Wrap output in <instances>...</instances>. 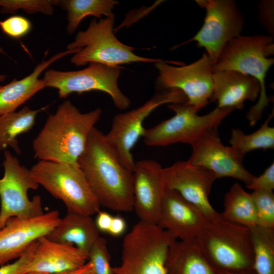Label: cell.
Masks as SVG:
<instances>
[{
    "label": "cell",
    "mask_w": 274,
    "mask_h": 274,
    "mask_svg": "<svg viewBox=\"0 0 274 274\" xmlns=\"http://www.w3.org/2000/svg\"><path fill=\"white\" fill-rule=\"evenodd\" d=\"M78 164L100 206L122 212L133 210V172L121 163L105 134L95 127Z\"/></svg>",
    "instance_id": "cell-1"
},
{
    "label": "cell",
    "mask_w": 274,
    "mask_h": 274,
    "mask_svg": "<svg viewBox=\"0 0 274 274\" xmlns=\"http://www.w3.org/2000/svg\"><path fill=\"white\" fill-rule=\"evenodd\" d=\"M96 108L81 113L69 100L48 116L32 142L34 157L40 160L78 164L91 130L100 117Z\"/></svg>",
    "instance_id": "cell-2"
},
{
    "label": "cell",
    "mask_w": 274,
    "mask_h": 274,
    "mask_svg": "<svg viewBox=\"0 0 274 274\" xmlns=\"http://www.w3.org/2000/svg\"><path fill=\"white\" fill-rule=\"evenodd\" d=\"M273 54L274 39L272 35H240L226 44L213 65L214 73L234 71L250 76L259 82V99L246 115L251 126L258 122L269 105L265 78L269 69L274 63L273 58L270 57Z\"/></svg>",
    "instance_id": "cell-3"
},
{
    "label": "cell",
    "mask_w": 274,
    "mask_h": 274,
    "mask_svg": "<svg viewBox=\"0 0 274 274\" xmlns=\"http://www.w3.org/2000/svg\"><path fill=\"white\" fill-rule=\"evenodd\" d=\"M195 241L210 261L220 270L238 272L253 269V252L249 227L228 221L221 214L208 222Z\"/></svg>",
    "instance_id": "cell-4"
},
{
    "label": "cell",
    "mask_w": 274,
    "mask_h": 274,
    "mask_svg": "<svg viewBox=\"0 0 274 274\" xmlns=\"http://www.w3.org/2000/svg\"><path fill=\"white\" fill-rule=\"evenodd\" d=\"M176 239L156 224L140 221L125 236L114 274H167L166 260Z\"/></svg>",
    "instance_id": "cell-5"
},
{
    "label": "cell",
    "mask_w": 274,
    "mask_h": 274,
    "mask_svg": "<svg viewBox=\"0 0 274 274\" xmlns=\"http://www.w3.org/2000/svg\"><path fill=\"white\" fill-rule=\"evenodd\" d=\"M114 17H106L91 20L88 28L80 31L75 40L67 46V49H80L71 57L72 63L84 66L96 63L110 66L133 62L154 63L162 61L139 56L135 49L120 42L113 32Z\"/></svg>",
    "instance_id": "cell-6"
},
{
    "label": "cell",
    "mask_w": 274,
    "mask_h": 274,
    "mask_svg": "<svg viewBox=\"0 0 274 274\" xmlns=\"http://www.w3.org/2000/svg\"><path fill=\"white\" fill-rule=\"evenodd\" d=\"M31 173L40 185L61 200L67 212L91 216L100 205L78 164L40 160Z\"/></svg>",
    "instance_id": "cell-7"
},
{
    "label": "cell",
    "mask_w": 274,
    "mask_h": 274,
    "mask_svg": "<svg viewBox=\"0 0 274 274\" xmlns=\"http://www.w3.org/2000/svg\"><path fill=\"white\" fill-rule=\"evenodd\" d=\"M167 107L175 112V115L146 129L143 138L147 146L164 147L178 143L191 145L209 129L218 128L234 110L217 107L200 116L186 102L172 103Z\"/></svg>",
    "instance_id": "cell-8"
},
{
    "label": "cell",
    "mask_w": 274,
    "mask_h": 274,
    "mask_svg": "<svg viewBox=\"0 0 274 274\" xmlns=\"http://www.w3.org/2000/svg\"><path fill=\"white\" fill-rule=\"evenodd\" d=\"M122 68L90 63L88 67L79 71L48 70L43 80L45 88L56 89L60 98H66L73 93L99 91L108 94L115 106L124 110L129 107L130 101L118 86Z\"/></svg>",
    "instance_id": "cell-9"
},
{
    "label": "cell",
    "mask_w": 274,
    "mask_h": 274,
    "mask_svg": "<svg viewBox=\"0 0 274 274\" xmlns=\"http://www.w3.org/2000/svg\"><path fill=\"white\" fill-rule=\"evenodd\" d=\"M187 98L178 89L158 91L142 106L114 116L109 131L105 134L107 142L121 163L133 172L135 164L131 150L146 129L145 119L156 108L164 104L186 102Z\"/></svg>",
    "instance_id": "cell-10"
},
{
    "label": "cell",
    "mask_w": 274,
    "mask_h": 274,
    "mask_svg": "<svg viewBox=\"0 0 274 274\" xmlns=\"http://www.w3.org/2000/svg\"><path fill=\"white\" fill-rule=\"evenodd\" d=\"M154 64L158 71L155 83L158 91L181 90L187 98L186 103L197 112L209 104L213 90L214 64L206 53L186 65L181 62L168 60Z\"/></svg>",
    "instance_id": "cell-11"
},
{
    "label": "cell",
    "mask_w": 274,
    "mask_h": 274,
    "mask_svg": "<svg viewBox=\"0 0 274 274\" xmlns=\"http://www.w3.org/2000/svg\"><path fill=\"white\" fill-rule=\"evenodd\" d=\"M4 175L0 179V229L10 218L27 219L44 214L41 198L32 199L28 191L36 190L39 185L30 170L21 165L18 158L8 150H4L3 163Z\"/></svg>",
    "instance_id": "cell-12"
},
{
    "label": "cell",
    "mask_w": 274,
    "mask_h": 274,
    "mask_svg": "<svg viewBox=\"0 0 274 274\" xmlns=\"http://www.w3.org/2000/svg\"><path fill=\"white\" fill-rule=\"evenodd\" d=\"M206 10L203 24L191 39L184 44L195 42L204 48L215 64L226 45L231 39L241 35L244 19L236 3L232 0H196Z\"/></svg>",
    "instance_id": "cell-13"
},
{
    "label": "cell",
    "mask_w": 274,
    "mask_h": 274,
    "mask_svg": "<svg viewBox=\"0 0 274 274\" xmlns=\"http://www.w3.org/2000/svg\"><path fill=\"white\" fill-rule=\"evenodd\" d=\"M217 128L209 129L191 145L192 152L187 160L208 169L216 179L230 177L247 185L254 176L244 167V157L222 143Z\"/></svg>",
    "instance_id": "cell-14"
},
{
    "label": "cell",
    "mask_w": 274,
    "mask_h": 274,
    "mask_svg": "<svg viewBox=\"0 0 274 274\" xmlns=\"http://www.w3.org/2000/svg\"><path fill=\"white\" fill-rule=\"evenodd\" d=\"M162 175L165 189L178 192L209 220L220 216L209 200L213 184L217 179L211 172L186 160L163 168Z\"/></svg>",
    "instance_id": "cell-15"
},
{
    "label": "cell",
    "mask_w": 274,
    "mask_h": 274,
    "mask_svg": "<svg viewBox=\"0 0 274 274\" xmlns=\"http://www.w3.org/2000/svg\"><path fill=\"white\" fill-rule=\"evenodd\" d=\"M60 219L57 210L31 218L9 219L0 229V265L19 258L32 243L50 233Z\"/></svg>",
    "instance_id": "cell-16"
},
{
    "label": "cell",
    "mask_w": 274,
    "mask_h": 274,
    "mask_svg": "<svg viewBox=\"0 0 274 274\" xmlns=\"http://www.w3.org/2000/svg\"><path fill=\"white\" fill-rule=\"evenodd\" d=\"M162 169L154 160L135 162L132 172L133 210L140 221L157 225L165 190Z\"/></svg>",
    "instance_id": "cell-17"
},
{
    "label": "cell",
    "mask_w": 274,
    "mask_h": 274,
    "mask_svg": "<svg viewBox=\"0 0 274 274\" xmlns=\"http://www.w3.org/2000/svg\"><path fill=\"white\" fill-rule=\"evenodd\" d=\"M209 220L175 190L165 189L157 223L176 239L194 240Z\"/></svg>",
    "instance_id": "cell-18"
},
{
    "label": "cell",
    "mask_w": 274,
    "mask_h": 274,
    "mask_svg": "<svg viewBox=\"0 0 274 274\" xmlns=\"http://www.w3.org/2000/svg\"><path fill=\"white\" fill-rule=\"evenodd\" d=\"M88 259L85 252L75 246L40 238L33 255L21 274L41 272L56 274L84 265Z\"/></svg>",
    "instance_id": "cell-19"
},
{
    "label": "cell",
    "mask_w": 274,
    "mask_h": 274,
    "mask_svg": "<svg viewBox=\"0 0 274 274\" xmlns=\"http://www.w3.org/2000/svg\"><path fill=\"white\" fill-rule=\"evenodd\" d=\"M213 90L210 101H217V107L241 110L246 101H255L260 86L252 77L234 71L213 73Z\"/></svg>",
    "instance_id": "cell-20"
},
{
    "label": "cell",
    "mask_w": 274,
    "mask_h": 274,
    "mask_svg": "<svg viewBox=\"0 0 274 274\" xmlns=\"http://www.w3.org/2000/svg\"><path fill=\"white\" fill-rule=\"evenodd\" d=\"M79 49H67L55 54L46 60L38 63L31 73L20 80L14 79L9 83L0 85V116L16 111V109L45 88L40 75L51 64Z\"/></svg>",
    "instance_id": "cell-21"
},
{
    "label": "cell",
    "mask_w": 274,
    "mask_h": 274,
    "mask_svg": "<svg viewBox=\"0 0 274 274\" xmlns=\"http://www.w3.org/2000/svg\"><path fill=\"white\" fill-rule=\"evenodd\" d=\"M46 236L54 242L75 246L88 255L100 237L91 216L70 212Z\"/></svg>",
    "instance_id": "cell-22"
},
{
    "label": "cell",
    "mask_w": 274,
    "mask_h": 274,
    "mask_svg": "<svg viewBox=\"0 0 274 274\" xmlns=\"http://www.w3.org/2000/svg\"><path fill=\"white\" fill-rule=\"evenodd\" d=\"M167 274H223L208 259L194 240H176L166 260Z\"/></svg>",
    "instance_id": "cell-23"
},
{
    "label": "cell",
    "mask_w": 274,
    "mask_h": 274,
    "mask_svg": "<svg viewBox=\"0 0 274 274\" xmlns=\"http://www.w3.org/2000/svg\"><path fill=\"white\" fill-rule=\"evenodd\" d=\"M46 107L32 110L25 106L18 111L0 116V151L11 147L17 154L21 152L17 137L28 132L33 126L37 114Z\"/></svg>",
    "instance_id": "cell-24"
},
{
    "label": "cell",
    "mask_w": 274,
    "mask_h": 274,
    "mask_svg": "<svg viewBox=\"0 0 274 274\" xmlns=\"http://www.w3.org/2000/svg\"><path fill=\"white\" fill-rule=\"evenodd\" d=\"M224 211L221 215L225 219L248 227L258 225L254 203L251 193L242 186L234 183L226 193Z\"/></svg>",
    "instance_id": "cell-25"
},
{
    "label": "cell",
    "mask_w": 274,
    "mask_h": 274,
    "mask_svg": "<svg viewBox=\"0 0 274 274\" xmlns=\"http://www.w3.org/2000/svg\"><path fill=\"white\" fill-rule=\"evenodd\" d=\"M118 2L114 0H63L59 5L67 12L66 31L73 34L82 20L88 16L101 19L102 16L114 17L112 10Z\"/></svg>",
    "instance_id": "cell-26"
},
{
    "label": "cell",
    "mask_w": 274,
    "mask_h": 274,
    "mask_svg": "<svg viewBox=\"0 0 274 274\" xmlns=\"http://www.w3.org/2000/svg\"><path fill=\"white\" fill-rule=\"evenodd\" d=\"M255 274H274V229L256 225L249 227Z\"/></svg>",
    "instance_id": "cell-27"
},
{
    "label": "cell",
    "mask_w": 274,
    "mask_h": 274,
    "mask_svg": "<svg viewBox=\"0 0 274 274\" xmlns=\"http://www.w3.org/2000/svg\"><path fill=\"white\" fill-rule=\"evenodd\" d=\"M273 116V111L257 130L250 134L238 128L232 129L229 141L230 146L244 157L254 150L273 149L274 127L269 125Z\"/></svg>",
    "instance_id": "cell-28"
},
{
    "label": "cell",
    "mask_w": 274,
    "mask_h": 274,
    "mask_svg": "<svg viewBox=\"0 0 274 274\" xmlns=\"http://www.w3.org/2000/svg\"><path fill=\"white\" fill-rule=\"evenodd\" d=\"M59 1L54 0H0L1 11L3 13L15 14L22 10L28 14L41 13L46 15L53 13L54 6Z\"/></svg>",
    "instance_id": "cell-29"
},
{
    "label": "cell",
    "mask_w": 274,
    "mask_h": 274,
    "mask_svg": "<svg viewBox=\"0 0 274 274\" xmlns=\"http://www.w3.org/2000/svg\"><path fill=\"white\" fill-rule=\"evenodd\" d=\"M251 195L255 207L258 225L274 229L273 191L255 190Z\"/></svg>",
    "instance_id": "cell-30"
},
{
    "label": "cell",
    "mask_w": 274,
    "mask_h": 274,
    "mask_svg": "<svg viewBox=\"0 0 274 274\" xmlns=\"http://www.w3.org/2000/svg\"><path fill=\"white\" fill-rule=\"evenodd\" d=\"M88 260L91 263L95 274H114L107 242L104 237H100L92 247Z\"/></svg>",
    "instance_id": "cell-31"
},
{
    "label": "cell",
    "mask_w": 274,
    "mask_h": 274,
    "mask_svg": "<svg viewBox=\"0 0 274 274\" xmlns=\"http://www.w3.org/2000/svg\"><path fill=\"white\" fill-rule=\"evenodd\" d=\"M0 28L2 31L9 37L19 39L30 31L32 24L27 18L14 15L0 21Z\"/></svg>",
    "instance_id": "cell-32"
},
{
    "label": "cell",
    "mask_w": 274,
    "mask_h": 274,
    "mask_svg": "<svg viewBox=\"0 0 274 274\" xmlns=\"http://www.w3.org/2000/svg\"><path fill=\"white\" fill-rule=\"evenodd\" d=\"M247 188L255 190L273 191L274 189V163L272 162L264 172L258 177L253 178Z\"/></svg>",
    "instance_id": "cell-33"
},
{
    "label": "cell",
    "mask_w": 274,
    "mask_h": 274,
    "mask_svg": "<svg viewBox=\"0 0 274 274\" xmlns=\"http://www.w3.org/2000/svg\"><path fill=\"white\" fill-rule=\"evenodd\" d=\"M37 241L32 243L25 252L12 263L5 264L0 267V274H21L31 259L35 250Z\"/></svg>",
    "instance_id": "cell-34"
},
{
    "label": "cell",
    "mask_w": 274,
    "mask_h": 274,
    "mask_svg": "<svg viewBox=\"0 0 274 274\" xmlns=\"http://www.w3.org/2000/svg\"><path fill=\"white\" fill-rule=\"evenodd\" d=\"M260 22L270 34H273V1H261L258 5Z\"/></svg>",
    "instance_id": "cell-35"
},
{
    "label": "cell",
    "mask_w": 274,
    "mask_h": 274,
    "mask_svg": "<svg viewBox=\"0 0 274 274\" xmlns=\"http://www.w3.org/2000/svg\"><path fill=\"white\" fill-rule=\"evenodd\" d=\"M96 214L94 222L97 229L99 232L108 233L113 216L107 212L100 211H99Z\"/></svg>",
    "instance_id": "cell-36"
},
{
    "label": "cell",
    "mask_w": 274,
    "mask_h": 274,
    "mask_svg": "<svg viewBox=\"0 0 274 274\" xmlns=\"http://www.w3.org/2000/svg\"><path fill=\"white\" fill-rule=\"evenodd\" d=\"M126 228V222L123 217L120 216H113L108 233L113 236L118 237L124 233Z\"/></svg>",
    "instance_id": "cell-37"
},
{
    "label": "cell",
    "mask_w": 274,
    "mask_h": 274,
    "mask_svg": "<svg viewBox=\"0 0 274 274\" xmlns=\"http://www.w3.org/2000/svg\"><path fill=\"white\" fill-rule=\"evenodd\" d=\"M56 274H95L92 265L87 261L84 265L76 269Z\"/></svg>",
    "instance_id": "cell-38"
},
{
    "label": "cell",
    "mask_w": 274,
    "mask_h": 274,
    "mask_svg": "<svg viewBox=\"0 0 274 274\" xmlns=\"http://www.w3.org/2000/svg\"><path fill=\"white\" fill-rule=\"evenodd\" d=\"M223 274H255L254 271L253 269L238 272H229L223 271Z\"/></svg>",
    "instance_id": "cell-39"
},
{
    "label": "cell",
    "mask_w": 274,
    "mask_h": 274,
    "mask_svg": "<svg viewBox=\"0 0 274 274\" xmlns=\"http://www.w3.org/2000/svg\"><path fill=\"white\" fill-rule=\"evenodd\" d=\"M7 78V76L4 74H0V82H2L5 81Z\"/></svg>",
    "instance_id": "cell-40"
},
{
    "label": "cell",
    "mask_w": 274,
    "mask_h": 274,
    "mask_svg": "<svg viewBox=\"0 0 274 274\" xmlns=\"http://www.w3.org/2000/svg\"><path fill=\"white\" fill-rule=\"evenodd\" d=\"M24 274H48V273H41V272H29V273H26Z\"/></svg>",
    "instance_id": "cell-41"
},
{
    "label": "cell",
    "mask_w": 274,
    "mask_h": 274,
    "mask_svg": "<svg viewBox=\"0 0 274 274\" xmlns=\"http://www.w3.org/2000/svg\"><path fill=\"white\" fill-rule=\"evenodd\" d=\"M0 53H1V54H6V52H5V51H4V49H3V48L1 47V46H0Z\"/></svg>",
    "instance_id": "cell-42"
}]
</instances>
